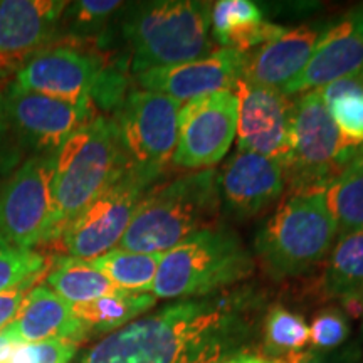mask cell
I'll list each match as a JSON object with an SVG mask.
<instances>
[{
  "instance_id": "8d00e7d4",
  "label": "cell",
  "mask_w": 363,
  "mask_h": 363,
  "mask_svg": "<svg viewBox=\"0 0 363 363\" xmlns=\"http://www.w3.org/2000/svg\"><path fill=\"white\" fill-rule=\"evenodd\" d=\"M9 246V244L6 242V240H4L2 238H0V249H2V247H7Z\"/></svg>"
},
{
  "instance_id": "ba28073f",
  "label": "cell",
  "mask_w": 363,
  "mask_h": 363,
  "mask_svg": "<svg viewBox=\"0 0 363 363\" xmlns=\"http://www.w3.org/2000/svg\"><path fill=\"white\" fill-rule=\"evenodd\" d=\"M13 86L72 104L110 108L123 101V78L74 48H44L17 71Z\"/></svg>"
},
{
  "instance_id": "44dd1931",
  "label": "cell",
  "mask_w": 363,
  "mask_h": 363,
  "mask_svg": "<svg viewBox=\"0 0 363 363\" xmlns=\"http://www.w3.org/2000/svg\"><path fill=\"white\" fill-rule=\"evenodd\" d=\"M286 27L266 21L251 0H219L211 12L212 43L246 54L281 38Z\"/></svg>"
},
{
  "instance_id": "ffe728a7",
  "label": "cell",
  "mask_w": 363,
  "mask_h": 363,
  "mask_svg": "<svg viewBox=\"0 0 363 363\" xmlns=\"http://www.w3.org/2000/svg\"><path fill=\"white\" fill-rule=\"evenodd\" d=\"M4 331L16 343L45 340L81 343L89 337L88 328L74 315L72 306L48 286H38L27 293L16 320Z\"/></svg>"
},
{
  "instance_id": "7c38bea8",
  "label": "cell",
  "mask_w": 363,
  "mask_h": 363,
  "mask_svg": "<svg viewBox=\"0 0 363 363\" xmlns=\"http://www.w3.org/2000/svg\"><path fill=\"white\" fill-rule=\"evenodd\" d=\"M239 99L234 91H217L185 103L179 113V138L172 163L201 172L217 165L238 133Z\"/></svg>"
},
{
  "instance_id": "4dcf8cb0",
  "label": "cell",
  "mask_w": 363,
  "mask_h": 363,
  "mask_svg": "<svg viewBox=\"0 0 363 363\" xmlns=\"http://www.w3.org/2000/svg\"><path fill=\"white\" fill-rule=\"evenodd\" d=\"M79 343L67 340H45L17 343L0 363H71Z\"/></svg>"
},
{
  "instance_id": "f35d334b",
  "label": "cell",
  "mask_w": 363,
  "mask_h": 363,
  "mask_svg": "<svg viewBox=\"0 0 363 363\" xmlns=\"http://www.w3.org/2000/svg\"><path fill=\"white\" fill-rule=\"evenodd\" d=\"M360 335H362V338H363V318H362V326H360Z\"/></svg>"
},
{
  "instance_id": "e0dca14e",
  "label": "cell",
  "mask_w": 363,
  "mask_h": 363,
  "mask_svg": "<svg viewBox=\"0 0 363 363\" xmlns=\"http://www.w3.org/2000/svg\"><path fill=\"white\" fill-rule=\"evenodd\" d=\"M363 67V4L333 22L318 40L310 61L298 78L286 84V96L323 89L333 81Z\"/></svg>"
},
{
  "instance_id": "6da1fadb",
  "label": "cell",
  "mask_w": 363,
  "mask_h": 363,
  "mask_svg": "<svg viewBox=\"0 0 363 363\" xmlns=\"http://www.w3.org/2000/svg\"><path fill=\"white\" fill-rule=\"evenodd\" d=\"M262 294L225 289L179 299L136 318L91 347L79 363H217L251 352L262 325Z\"/></svg>"
},
{
  "instance_id": "83f0119b",
  "label": "cell",
  "mask_w": 363,
  "mask_h": 363,
  "mask_svg": "<svg viewBox=\"0 0 363 363\" xmlns=\"http://www.w3.org/2000/svg\"><path fill=\"white\" fill-rule=\"evenodd\" d=\"M48 266L43 254L33 249H0V294L21 288L38 278Z\"/></svg>"
},
{
  "instance_id": "f1b7e54d",
  "label": "cell",
  "mask_w": 363,
  "mask_h": 363,
  "mask_svg": "<svg viewBox=\"0 0 363 363\" xmlns=\"http://www.w3.org/2000/svg\"><path fill=\"white\" fill-rule=\"evenodd\" d=\"M350 321L340 308L330 306L318 311L310 326L313 350L331 352L343 347L350 337Z\"/></svg>"
},
{
  "instance_id": "8992f818",
  "label": "cell",
  "mask_w": 363,
  "mask_h": 363,
  "mask_svg": "<svg viewBox=\"0 0 363 363\" xmlns=\"http://www.w3.org/2000/svg\"><path fill=\"white\" fill-rule=\"evenodd\" d=\"M337 235L323 192L293 194L261 227L254 251L272 279L296 278L328 257Z\"/></svg>"
},
{
  "instance_id": "2e32d148",
  "label": "cell",
  "mask_w": 363,
  "mask_h": 363,
  "mask_svg": "<svg viewBox=\"0 0 363 363\" xmlns=\"http://www.w3.org/2000/svg\"><path fill=\"white\" fill-rule=\"evenodd\" d=\"M286 170L276 160L238 150L217 172L220 207L234 219H251L283 195Z\"/></svg>"
},
{
  "instance_id": "5bb4252c",
  "label": "cell",
  "mask_w": 363,
  "mask_h": 363,
  "mask_svg": "<svg viewBox=\"0 0 363 363\" xmlns=\"http://www.w3.org/2000/svg\"><path fill=\"white\" fill-rule=\"evenodd\" d=\"M239 99L238 150L257 153L283 165L291 158L293 101L281 89L240 79L234 88Z\"/></svg>"
},
{
  "instance_id": "3957f363",
  "label": "cell",
  "mask_w": 363,
  "mask_h": 363,
  "mask_svg": "<svg viewBox=\"0 0 363 363\" xmlns=\"http://www.w3.org/2000/svg\"><path fill=\"white\" fill-rule=\"evenodd\" d=\"M220 211L217 170L190 172L158 185L142 199L118 249L167 252L212 225Z\"/></svg>"
},
{
  "instance_id": "4fadbf2b",
  "label": "cell",
  "mask_w": 363,
  "mask_h": 363,
  "mask_svg": "<svg viewBox=\"0 0 363 363\" xmlns=\"http://www.w3.org/2000/svg\"><path fill=\"white\" fill-rule=\"evenodd\" d=\"M0 115L24 147L54 155L79 128L94 118V106L72 104L62 99L11 86L0 96Z\"/></svg>"
},
{
  "instance_id": "d6a6232c",
  "label": "cell",
  "mask_w": 363,
  "mask_h": 363,
  "mask_svg": "<svg viewBox=\"0 0 363 363\" xmlns=\"http://www.w3.org/2000/svg\"><path fill=\"white\" fill-rule=\"evenodd\" d=\"M363 350L360 343H345L331 352H305L296 363H362Z\"/></svg>"
},
{
  "instance_id": "cb8c5ba5",
  "label": "cell",
  "mask_w": 363,
  "mask_h": 363,
  "mask_svg": "<svg viewBox=\"0 0 363 363\" xmlns=\"http://www.w3.org/2000/svg\"><path fill=\"white\" fill-rule=\"evenodd\" d=\"M48 288L71 306L84 305L120 291L88 261L69 256L54 262V267L48 274Z\"/></svg>"
},
{
  "instance_id": "277c9868",
  "label": "cell",
  "mask_w": 363,
  "mask_h": 363,
  "mask_svg": "<svg viewBox=\"0 0 363 363\" xmlns=\"http://www.w3.org/2000/svg\"><path fill=\"white\" fill-rule=\"evenodd\" d=\"M254 272V257L233 227L212 224L163 252L152 294L202 298L233 288Z\"/></svg>"
},
{
  "instance_id": "74e56055",
  "label": "cell",
  "mask_w": 363,
  "mask_h": 363,
  "mask_svg": "<svg viewBox=\"0 0 363 363\" xmlns=\"http://www.w3.org/2000/svg\"><path fill=\"white\" fill-rule=\"evenodd\" d=\"M6 130V125H4V120H2V115H0V131Z\"/></svg>"
},
{
  "instance_id": "ab89813d",
  "label": "cell",
  "mask_w": 363,
  "mask_h": 363,
  "mask_svg": "<svg viewBox=\"0 0 363 363\" xmlns=\"http://www.w3.org/2000/svg\"><path fill=\"white\" fill-rule=\"evenodd\" d=\"M0 76H2V69H0Z\"/></svg>"
},
{
  "instance_id": "1f68e13d",
  "label": "cell",
  "mask_w": 363,
  "mask_h": 363,
  "mask_svg": "<svg viewBox=\"0 0 363 363\" xmlns=\"http://www.w3.org/2000/svg\"><path fill=\"white\" fill-rule=\"evenodd\" d=\"M326 106L338 130L348 140L363 145V93L345 94Z\"/></svg>"
},
{
  "instance_id": "4316f807",
  "label": "cell",
  "mask_w": 363,
  "mask_h": 363,
  "mask_svg": "<svg viewBox=\"0 0 363 363\" xmlns=\"http://www.w3.org/2000/svg\"><path fill=\"white\" fill-rule=\"evenodd\" d=\"M323 197L340 234L363 229V147L323 190Z\"/></svg>"
},
{
  "instance_id": "5b68a950",
  "label": "cell",
  "mask_w": 363,
  "mask_h": 363,
  "mask_svg": "<svg viewBox=\"0 0 363 363\" xmlns=\"http://www.w3.org/2000/svg\"><path fill=\"white\" fill-rule=\"evenodd\" d=\"M208 2L153 0L135 4L123 19L131 48V72L169 67L206 57L212 49Z\"/></svg>"
},
{
  "instance_id": "ac0fdd59",
  "label": "cell",
  "mask_w": 363,
  "mask_h": 363,
  "mask_svg": "<svg viewBox=\"0 0 363 363\" xmlns=\"http://www.w3.org/2000/svg\"><path fill=\"white\" fill-rule=\"evenodd\" d=\"M330 24H305L288 29L244 57L242 79L266 88L281 89L298 78L310 61L318 40Z\"/></svg>"
},
{
  "instance_id": "d6986e66",
  "label": "cell",
  "mask_w": 363,
  "mask_h": 363,
  "mask_svg": "<svg viewBox=\"0 0 363 363\" xmlns=\"http://www.w3.org/2000/svg\"><path fill=\"white\" fill-rule=\"evenodd\" d=\"M65 0H0V61L34 56L57 33Z\"/></svg>"
},
{
  "instance_id": "e575fe53",
  "label": "cell",
  "mask_w": 363,
  "mask_h": 363,
  "mask_svg": "<svg viewBox=\"0 0 363 363\" xmlns=\"http://www.w3.org/2000/svg\"><path fill=\"white\" fill-rule=\"evenodd\" d=\"M217 363H291V362L274 360V358H267L264 355H256V353L247 352V353H240V355H238V357L227 358V360H222Z\"/></svg>"
},
{
  "instance_id": "30bf717a",
  "label": "cell",
  "mask_w": 363,
  "mask_h": 363,
  "mask_svg": "<svg viewBox=\"0 0 363 363\" xmlns=\"http://www.w3.org/2000/svg\"><path fill=\"white\" fill-rule=\"evenodd\" d=\"M153 182L126 170L65 227L57 239L67 256L89 261L116 249Z\"/></svg>"
},
{
  "instance_id": "7402d4cb",
  "label": "cell",
  "mask_w": 363,
  "mask_h": 363,
  "mask_svg": "<svg viewBox=\"0 0 363 363\" xmlns=\"http://www.w3.org/2000/svg\"><path fill=\"white\" fill-rule=\"evenodd\" d=\"M320 293L338 301L363 296V229L342 233L335 240L320 281Z\"/></svg>"
},
{
  "instance_id": "836d02e7",
  "label": "cell",
  "mask_w": 363,
  "mask_h": 363,
  "mask_svg": "<svg viewBox=\"0 0 363 363\" xmlns=\"http://www.w3.org/2000/svg\"><path fill=\"white\" fill-rule=\"evenodd\" d=\"M27 288H29V284L0 294V333L16 320L17 313H19L22 303L29 293Z\"/></svg>"
},
{
  "instance_id": "7a4b0ae2",
  "label": "cell",
  "mask_w": 363,
  "mask_h": 363,
  "mask_svg": "<svg viewBox=\"0 0 363 363\" xmlns=\"http://www.w3.org/2000/svg\"><path fill=\"white\" fill-rule=\"evenodd\" d=\"M126 170L113 118L94 116L69 136L52 162V240Z\"/></svg>"
},
{
  "instance_id": "603a6c76",
  "label": "cell",
  "mask_w": 363,
  "mask_h": 363,
  "mask_svg": "<svg viewBox=\"0 0 363 363\" xmlns=\"http://www.w3.org/2000/svg\"><path fill=\"white\" fill-rule=\"evenodd\" d=\"M157 303L152 293L118 291L84 305L72 306L74 315L83 321L89 335L113 333L135 321Z\"/></svg>"
},
{
  "instance_id": "d4e9b609",
  "label": "cell",
  "mask_w": 363,
  "mask_h": 363,
  "mask_svg": "<svg viewBox=\"0 0 363 363\" xmlns=\"http://www.w3.org/2000/svg\"><path fill=\"white\" fill-rule=\"evenodd\" d=\"M162 257L163 252H133L116 247L88 262L120 291L152 293Z\"/></svg>"
},
{
  "instance_id": "52a82bcc",
  "label": "cell",
  "mask_w": 363,
  "mask_h": 363,
  "mask_svg": "<svg viewBox=\"0 0 363 363\" xmlns=\"http://www.w3.org/2000/svg\"><path fill=\"white\" fill-rule=\"evenodd\" d=\"M289 140L286 180L294 194L323 192L363 147L338 130L318 91H308L293 101Z\"/></svg>"
},
{
  "instance_id": "d590c367",
  "label": "cell",
  "mask_w": 363,
  "mask_h": 363,
  "mask_svg": "<svg viewBox=\"0 0 363 363\" xmlns=\"http://www.w3.org/2000/svg\"><path fill=\"white\" fill-rule=\"evenodd\" d=\"M16 345L17 343L13 342L11 337H9L6 331H2V333H0V362H2L4 358L11 353V350L16 347Z\"/></svg>"
},
{
  "instance_id": "f546056e",
  "label": "cell",
  "mask_w": 363,
  "mask_h": 363,
  "mask_svg": "<svg viewBox=\"0 0 363 363\" xmlns=\"http://www.w3.org/2000/svg\"><path fill=\"white\" fill-rule=\"evenodd\" d=\"M123 7L118 0H81V2L67 4L65 13L69 19L72 33L78 35L94 34L106 26L113 13Z\"/></svg>"
},
{
  "instance_id": "9a60e30c",
  "label": "cell",
  "mask_w": 363,
  "mask_h": 363,
  "mask_svg": "<svg viewBox=\"0 0 363 363\" xmlns=\"http://www.w3.org/2000/svg\"><path fill=\"white\" fill-rule=\"evenodd\" d=\"M244 57L246 54L234 49H217L197 61L155 67L140 72L135 78L145 91L189 103L217 91H234L235 84L242 79Z\"/></svg>"
},
{
  "instance_id": "484cf974",
  "label": "cell",
  "mask_w": 363,
  "mask_h": 363,
  "mask_svg": "<svg viewBox=\"0 0 363 363\" xmlns=\"http://www.w3.org/2000/svg\"><path fill=\"white\" fill-rule=\"evenodd\" d=\"M262 355L274 360L296 363L303 348L310 343V326L305 318L288 308L276 305L262 316Z\"/></svg>"
},
{
  "instance_id": "9c48e42d",
  "label": "cell",
  "mask_w": 363,
  "mask_h": 363,
  "mask_svg": "<svg viewBox=\"0 0 363 363\" xmlns=\"http://www.w3.org/2000/svg\"><path fill=\"white\" fill-rule=\"evenodd\" d=\"M180 104L153 91L126 94L113 121L130 170L155 182L160 179L175 153Z\"/></svg>"
},
{
  "instance_id": "8fae6325",
  "label": "cell",
  "mask_w": 363,
  "mask_h": 363,
  "mask_svg": "<svg viewBox=\"0 0 363 363\" xmlns=\"http://www.w3.org/2000/svg\"><path fill=\"white\" fill-rule=\"evenodd\" d=\"M54 155H35L0 189V238L11 247L33 249L52 240Z\"/></svg>"
}]
</instances>
